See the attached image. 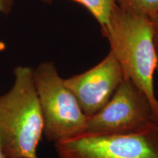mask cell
Segmentation results:
<instances>
[{"mask_svg":"<svg viewBox=\"0 0 158 158\" xmlns=\"http://www.w3.org/2000/svg\"><path fill=\"white\" fill-rule=\"evenodd\" d=\"M54 147L59 158H158V124L129 134L85 133Z\"/></svg>","mask_w":158,"mask_h":158,"instance_id":"obj_4","label":"cell"},{"mask_svg":"<svg viewBox=\"0 0 158 158\" xmlns=\"http://www.w3.org/2000/svg\"><path fill=\"white\" fill-rule=\"evenodd\" d=\"M15 81L0 95V144L5 158H38L43 135V118L33 68L18 66Z\"/></svg>","mask_w":158,"mask_h":158,"instance_id":"obj_2","label":"cell"},{"mask_svg":"<svg viewBox=\"0 0 158 158\" xmlns=\"http://www.w3.org/2000/svg\"><path fill=\"white\" fill-rule=\"evenodd\" d=\"M157 93H158V85H157ZM157 99H158V98H157Z\"/></svg>","mask_w":158,"mask_h":158,"instance_id":"obj_13","label":"cell"},{"mask_svg":"<svg viewBox=\"0 0 158 158\" xmlns=\"http://www.w3.org/2000/svg\"><path fill=\"white\" fill-rule=\"evenodd\" d=\"M120 8L151 15L158 12V0H115Z\"/></svg>","mask_w":158,"mask_h":158,"instance_id":"obj_8","label":"cell"},{"mask_svg":"<svg viewBox=\"0 0 158 158\" xmlns=\"http://www.w3.org/2000/svg\"><path fill=\"white\" fill-rule=\"evenodd\" d=\"M149 17L153 27L154 43H155L156 55H157V69H156V71L158 73V12L149 15Z\"/></svg>","mask_w":158,"mask_h":158,"instance_id":"obj_9","label":"cell"},{"mask_svg":"<svg viewBox=\"0 0 158 158\" xmlns=\"http://www.w3.org/2000/svg\"><path fill=\"white\" fill-rule=\"evenodd\" d=\"M157 124L158 117L146 94L130 79L124 78L108 103L89 117L85 133L129 134Z\"/></svg>","mask_w":158,"mask_h":158,"instance_id":"obj_5","label":"cell"},{"mask_svg":"<svg viewBox=\"0 0 158 158\" xmlns=\"http://www.w3.org/2000/svg\"><path fill=\"white\" fill-rule=\"evenodd\" d=\"M0 158H5L2 152V147H1V144H0Z\"/></svg>","mask_w":158,"mask_h":158,"instance_id":"obj_11","label":"cell"},{"mask_svg":"<svg viewBox=\"0 0 158 158\" xmlns=\"http://www.w3.org/2000/svg\"><path fill=\"white\" fill-rule=\"evenodd\" d=\"M84 6L98 21L103 31L108 27L109 20L116 7L115 0H71Z\"/></svg>","mask_w":158,"mask_h":158,"instance_id":"obj_7","label":"cell"},{"mask_svg":"<svg viewBox=\"0 0 158 158\" xmlns=\"http://www.w3.org/2000/svg\"><path fill=\"white\" fill-rule=\"evenodd\" d=\"M33 77L43 118V135L53 143L86 132L89 117L64 84L54 63L45 62L33 69Z\"/></svg>","mask_w":158,"mask_h":158,"instance_id":"obj_3","label":"cell"},{"mask_svg":"<svg viewBox=\"0 0 158 158\" xmlns=\"http://www.w3.org/2000/svg\"><path fill=\"white\" fill-rule=\"evenodd\" d=\"M102 33L109 41L110 51L121 66L124 78L130 79L146 94L158 117V99L154 85L157 55L150 17L116 5Z\"/></svg>","mask_w":158,"mask_h":158,"instance_id":"obj_1","label":"cell"},{"mask_svg":"<svg viewBox=\"0 0 158 158\" xmlns=\"http://www.w3.org/2000/svg\"><path fill=\"white\" fill-rule=\"evenodd\" d=\"M40 1L44 2H47V3H50L52 0H40Z\"/></svg>","mask_w":158,"mask_h":158,"instance_id":"obj_12","label":"cell"},{"mask_svg":"<svg viewBox=\"0 0 158 158\" xmlns=\"http://www.w3.org/2000/svg\"><path fill=\"white\" fill-rule=\"evenodd\" d=\"M14 0H0V15H7L12 11Z\"/></svg>","mask_w":158,"mask_h":158,"instance_id":"obj_10","label":"cell"},{"mask_svg":"<svg viewBox=\"0 0 158 158\" xmlns=\"http://www.w3.org/2000/svg\"><path fill=\"white\" fill-rule=\"evenodd\" d=\"M124 79L121 66L110 51L93 68L64 81L83 112L90 117L108 103Z\"/></svg>","mask_w":158,"mask_h":158,"instance_id":"obj_6","label":"cell"}]
</instances>
